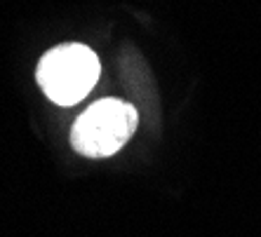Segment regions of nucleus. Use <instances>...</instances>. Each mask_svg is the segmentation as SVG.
Segmentation results:
<instances>
[{
	"instance_id": "2",
	"label": "nucleus",
	"mask_w": 261,
	"mask_h": 237,
	"mask_svg": "<svg viewBox=\"0 0 261 237\" xmlns=\"http://www.w3.org/2000/svg\"><path fill=\"white\" fill-rule=\"evenodd\" d=\"M137 108L120 99H99L71 129V146L85 158L116 155L137 129Z\"/></svg>"
},
{
	"instance_id": "1",
	"label": "nucleus",
	"mask_w": 261,
	"mask_h": 237,
	"mask_svg": "<svg viewBox=\"0 0 261 237\" xmlns=\"http://www.w3.org/2000/svg\"><path fill=\"white\" fill-rule=\"evenodd\" d=\"M101 75L99 56L87 45L66 43L45 52L38 61L36 80L57 106H75L90 94Z\"/></svg>"
}]
</instances>
